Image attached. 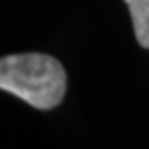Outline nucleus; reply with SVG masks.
<instances>
[{"mask_svg":"<svg viewBox=\"0 0 149 149\" xmlns=\"http://www.w3.org/2000/svg\"><path fill=\"white\" fill-rule=\"evenodd\" d=\"M0 90L16 95L33 108L52 110L67 92V74L52 56L11 54L0 59Z\"/></svg>","mask_w":149,"mask_h":149,"instance_id":"nucleus-1","label":"nucleus"},{"mask_svg":"<svg viewBox=\"0 0 149 149\" xmlns=\"http://www.w3.org/2000/svg\"><path fill=\"white\" fill-rule=\"evenodd\" d=\"M130 7L136 41L149 49V0H124Z\"/></svg>","mask_w":149,"mask_h":149,"instance_id":"nucleus-2","label":"nucleus"}]
</instances>
